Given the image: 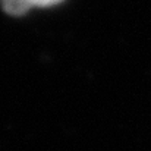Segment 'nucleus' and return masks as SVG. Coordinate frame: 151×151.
<instances>
[{
    "label": "nucleus",
    "instance_id": "1",
    "mask_svg": "<svg viewBox=\"0 0 151 151\" xmlns=\"http://www.w3.org/2000/svg\"><path fill=\"white\" fill-rule=\"evenodd\" d=\"M1 6L4 12L13 16H21L32 7L31 0H1Z\"/></svg>",
    "mask_w": 151,
    "mask_h": 151
},
{
    "label": "nucleus",
    "instance_id": "2",
    "mask_svg": "<svg viewBox=\"0 0 151 151\" xmlns=\"http://www.w3.org/2000/svg\"><path fill=\"white\" fill-rule=\"evenodd\" d=\"M63 0H31V4L32 6H41V7H47V6H53V4H57Z\"/></svg>",
    "mask_w": 151,
    "mask_h": 151
}]
</instances>
